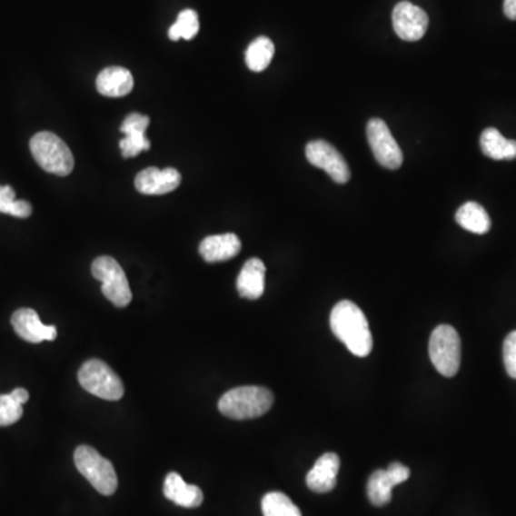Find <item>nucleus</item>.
Returning <instances> with one entry per match:
<instances>
[{
    "label": "nucleus",
    "instance_id": "obj_7",
    "mask_svg": "<svg viewBox=\"0 0 516 516\" xmlns=\"http://www.w3.org/2000/svg\"><path fill=\"white\" fill-rule=\"evenodd\" d=\"M92 274L103 283L104 296L116 307L128 306L133 300V292L129 289L128 279L123 267L115 258L103 255L92 263Z\"/></svg>",
    "mask_w": 516,
    "mask_h": 516
},
{
    "label": "nucleus",
    "instance_id": "obj_27",
    "mask_svg": "<svg viewBox=\"0 0 516 516\" xmlns=\"http://www.w3.org/2000/svg\"><path fill=\"white\" fill-rule=\"evenodd\" d=\"M503 364L506 373L516 379V330L511 332L503 342Z\"/></svg>",
    "mask_w": 516,
    "mask_h": 516
},
{
    "label": "nucleus",
    "instance_id": "obj_19",
    "mask_svg": "<svg viewBox=\"0 0 516 516\" xmlns=\"http://www.w3.org/2000/svg\"><path fill=\"white\" fill-rule=\"evenodd\" d=\"M481 150L492 160H515L516 141L506 140L496 128H486L481 135Z\"/></svg>",
    "mask_w": 516,
    "mask_h": 516
},
{
    "label": "nucleus",
    "instance_id": "obj_29",
    "mask_svg": "<svg viewBox=\"0 0 516 516\" xmlns=\"http://www.w3.org/2000/svg\"><path fill=\"white\" fill-rule=\"evenodd\" d=\"M11 394L12 398L21 404H25L29 401V393H27V391H25V389H22V387H17L14 392H11Z\"/></svg>",
    "mask_w": 516,
    "mask_h": 516
},
{
    "label": "nucleus",
    "instance_id": "obj_9",
    "mask_svg": "<svg viewBox=\"0 0 516 516\" xmlns=\"http://www.w3.org/2000/svg\"><path fill=\"white\" fill-rule=\"evenodd\" d=\"M306 156L312 165L326 171L334 183L346 184L350 180V168L344 156L327 141L316 140L307 144Z\"/></svg>",
    "mask_w": 516,
    "mask_h": 516
},
{
    "label": "nucleus",
    "instance_id": "obj_18",
    "mask_svg": "<svg viewBox=\"0 0 516 516\" xmlns=\"http://www.w3.org/2000/svg\"><path fill=\"white\" fill-rule=\"evenodd\" d=\"M265 265L260 258H252L245 263L238 274L237 290L240 296L248 300H257L264 294Z\"/></svg>",
    "mask_w": 516,
    "mask_h": 516
},
{
    "label": "nucleus",
    "instance_id": "obj_26",
    "mask_svg": "<svg viewBox=\"0 0 516 516\" xmlns=\"http://www.w3.org/2000/svg\"><path fill=\"white\" fill-rule=\"evenodd\" d=\"M24 414V404L15 401L12 394H0V426L16 423Z\"/></svg>",
    "mask_w": 516,
    "mask_h": 516
},
{
    "label": "nucleus",
    "instance_id": "obj_8",
    "mask_svg": "<svg viewBox=\"0 0 516 516\" xmlns=\"http://www.w3.org/2000/svg\"><path fill=\"white\" fill-rule=\"evenodd\" d=\"M367 140L371 144L374 158L387 170H398L403 164V153L398 141L394 140L391 129L383 119L373 118L367 124Z\"/></svg>",
    "mask_w": 516,
    "mask_h": 516
},
{
    "label": "nucleus",
    "instance_id": "obj_20",
    "mask_svg": "<svg viewBox=\"0 0 516 516\" xmlns=\"http://www.w3.org/2000/svg\"><path fill=\"white\" fill-rule=\"evenodd\" d=\"M456 223L473 234H486L491 230L490 214L482 205L472 201L465 203L456 211Z\"/></svg>",
    "mask_w": 516,
    "mask_h": 516
},
{
    "label": "nucleus",
    "instance_id": "obj_22",
    "mask_svg": "<svg viewBox=\"0 0 516 516\" xmlns=\"http://www.w3.org/2000/svg\"><path fill=\"white\" fill-rule=\"evenodd\" d=\"M274 44L272 39L260 36L250 44L245 52V64L253 72H263L269 68L274 56Z\"/></svg>",
    "mask_w": 516,
    "mask_h": 516
},
{
    "label": "nucleus",
    "instance_id": "obj_12",
    "mask_svg": "<svg viewBox=\"0 0 516 516\" xmlns=\"http://www.w3.org/2000/svg\"><path fill=\"white\" fill-rule=\"evenodd\" d=\"M148 125L150 118L143 114L134 113L126 116L121 126V133L125 136L119 141V148L124 158H133L140 155L143 151L150 150L151 143L145 136Z\"/></svg>",
    "mask_w": 516,
    "mask_h": 516
},
{
    "label": "nucleus",
    "instance_id": "obj_15",
    "mask_svg": "<svg viewBox=\"0 0 516 516\" xmlns=\"http://www.w3.org/2000/svg\"><path fill=\"white\" fill-rule=\"evenodd\" d=\"M242 250V242L233 233L228 234L210 235L200 244L201 257L207 263L227 262Z\"/></svg>",
    "mask_w": 516,
    "mask_h": 516
},
{
    "label": "nucleus",
    "instance_id": "obj_14",
    "mask_svg": "<svg viewBox=\"0 0 516 516\" xmlns=\"http://www.w3.org/2000/svg\"><path fill=\"white\" fill-rule=\"evenodd\" d=\"M339 469L340 458L336 453H324L320 456L306 476L309 490L316 493H327L333 491L336 488Z\"/></svg>",
    "mask_w": 516,
    "mask_h": 516
},
{
    "label": "nucleus",
    "instance_id": "obj_23",
    "mask_svg": "<svg viewBox=\"0 0 516 516\" xmlns=\"http://www.w3.org/2000/svg\"><path fill=\"white\" fill-rule=\"evenodd\" d=\"M262 511L264 516H302L297 505L282 492H270L263 498Z\"/></svg>",
    "mask_w": 516,
    "mask_h": 516
},
{
    "label": "nucleus",
    "instance_id": "obj_2",
    "mask_svg": "<svg viewBox=\"0 0 516 516\" xmlns=\"http://www.w3.org/2000/svg\"><path fill=\"white\" fill-rule=\"evenodd\" d=\"M274 394L258 386L235 387L220 399L218 409L221 413L234 421L260 418L272 409Z\"/></svg>",
    "mask_w": 516,
    "mask_h": 516
},
{
    "label": "nucleus",
    "instance_id": "obj_16",
    "mask_svg": "<svg viewBox=\"0 0 516 516\" xmlns=\"http://www.w3.org/2000/svg\"><path fill=\"white\" fill-rule=\"evenodd\" d=\"M164 495L183 508H198L204 501V493L195 485H188L177 472L168 473L164 482Z\"/></svg>",
    "mask_w": 516,
    "mask_h": 516
},
{
    "label": "nucleus",
    "instance_id": "obj_17",
    "mask_svg": "<svg viewBox=\"0 0 516 516\" xmlns=\"http://www.w3.org/2000/svg\"><path fill=\"white\" fill-rule=\"evenodd\" d=\"M133 74L121 66H109L104 69L96 78V89L99 94L108 98H121L133 91Z\"/></svg>",
    "mask_w": 516,
    "mask_h": 516
},
{
    "label": "nucleus",
    "instance_id": "obj_10",
    "mask_svg": "<svg viewBox=\"0 0 516 516\" xmlns=\"http://www.w3.org/2000/svg\"><path fill=\"white\" fill-rule=\"evenodd\" d=\"M392 21H393L396 35L406 42L419 41L425 36L428 31V14L411 2H401L396 5L393 15H392Z\"/></svg>",
    "mask_w": 516,
    "mask_h": 516
},
{
    "label": "nucleus",
    "instance_id": "obj_13",
    "mask_svg": "<svg viewBox=\"0 0 516 516\" xmlns=\"http://www.w3.org/2000/svg\"><path fill=\"white\" fill-rule=\"evenodd\" d=\"M181 174L175 168H145L135 177V188L144 195H164L177 190Z\"/></svg>",
    "mask_w": 516,
    "mask_h": 516
},
{
    "label": "nucleus",
    "instance_id": "obj_11",
    "mask_svg": "<svg viewBox=\"0 0 516 516\" xmlns=\"http://www.w3.org/2000/svg\"><path fill=\"white\" fill-rule=\"evenodd\" d=\"M12 326L17 336L29 343L51 342L58 336L56 327L44 324L39 319L38 313L32 309L16 310L12 316Z\"/></svg>",
    "mask_w": 516,
    "mask_h": 516
},
{
    "label": "nucleus",
    "instance_id": "obj_28",
    "mask_svg": "<svg viewBox=\"0 0 516 516\" xmlns=\"http://www.w3.org/2000/svg\"><path fill=\"white\" fill-rule=\"evenodd\" d=\"M503 14L511 21H516V0H503Z\"/></svg>",
    "mask_w": 516,
    "mask_h": 516
},
{
    "label": "nucleus",
    "instance_id": "obj_3",
    "mask_svg": "<svg viewBox=\"0 0 516 516\" xmlns=\"http://www.w3.org/2000/svg\"><path fill=\"white\" fill-rule=\"evenodd\" d=\"M31 153L39 167L59 177L69 175L75 161L69 146L52 133H39L31 140Z\"/></svg>",
    "mask_w": 516,
    "mask_h": 516
},
{
    "label": "nucleus",
    "instance_id": "obj_5",
    "mask_svg": "<svg viewBox=\"0 0 516 516\" xmlns=\"http://www.w3.org/2000/svg\"><path fill=\"white\" fill-rule=\"evenodd\" d=\"M429 356L442 376H455L461 367V337L458 332L449 324L436 327L429 342Z\"/></svg>",
    "mask_w": 516,
    "mask_h": 516
},
{
    "label": "nucleus",
    "instance_id": "obj_24",
    "mask_svg": "<svg viewBox=\"0 0 516 516\" xmlns=\"http://www.w3.org/2000/svg\"><path fill=\"white\" fill-rule=\"evenodd\" d=\"M198 31H200V21L197 12L185 9L178 15L177 21L170 27L168 36L171 41H180V39L191 41L197 36Z\"/></svg>",
    "mask_w": 516,
    "mask_h": 516
},
{
    "label": "nucleus",
    "instance_id": "obj_4",
    "mask_svg": "<svg viewBox=\"0 0 516 516\" xmlns=\"http://www.w3.org/2000/svg\"><path fill=\"white\" fill-rule=\"evenodd\" d=\"M75 466L84 478L91 483L99 493L113 495L118 488V476L115 468L108 459L99 455L98 451L91 446L82 445L76 448Z\"/></svg>",
    "mask_w": 516,
    "mask_h": 516
},
{
    "label": "nucleus",
    "instance_id": "obj_21",
    "mask_svg": "<svg viewBox=\"0 0 516 516\" xmlns=\"http://www.w3.org/2000/svg\"><path fill=\"white\" fill-rule=\"evenodd\" d=\"M398 486L389 471L379 469L367 482V496L374 506H384L392 501V491Z\"/></svg>",
    "mask_w": 516,
    "mask_h": 516
},
{
    "label": "nucleus",
    "instance_id": "obj_6",
    "mask_svg": "<svg viewBox=\"0 0 516 516\" xmlns=\"http://www.w3.org/2000/svg\"><path fill=\"white\" fill-rule=\"evenodd\" d=\"M78 381L86 392L104 401H119L124 396V384L118 374L98 359H91L82 364Z\"/></svg>",
    "mask_w": 516,
    "mask_h": 516
},
{
    "label": "nucleus",
    "instance_id": "obj_1",
    "mask_svg": "<svg viewBox=\"0 0 516 516\" xmlns=\"http://www.w3.org/2000/svg\"><path fill=\"white\" fill-rule=\"evenodd\" d=\"M330 327L334 336L349 349L354 356L366 357L373 349L369 322L361 307L349 300L337 303L330 314Z\"/></svg>",
    "mask_w": 516,
    "mask_h": 516
},
{
    "label": "nucleus",
    "instance_id": "obj_25",
    "mask_svg": "<svg viewBox=\"0 0 516 516\" xmlns=\"http://www.w3.org/2000/svg\"><path fill=\"white\" fill-rule=\"evenodd\" d=\"M0 213L17 218H27L32 214V205L27 201L16 200L14 188L0 185Z\"/></svg>",
    "mask_w": 516,
    "mask_h": 516
}]
</instances>
